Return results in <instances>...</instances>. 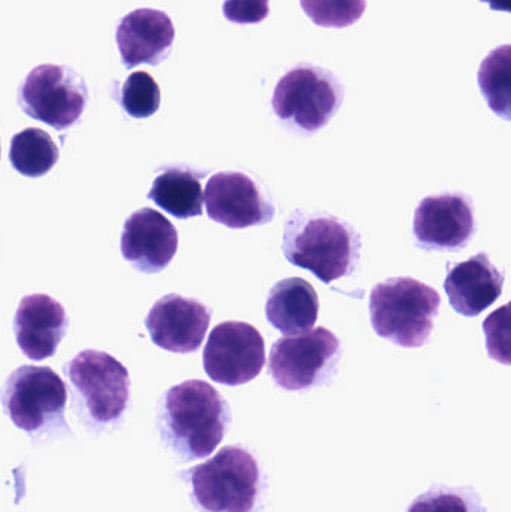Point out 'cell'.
<instances>
[{
    "label": "cell",
    "instance_id": "24",
    "mask_svg": "<svg viewBox=\"0 0 511 512\" xmlns=\"http://www.w3.org/2000/svg\"><path fill=\"white\" fill-rule=\"evenodd\" d=\"M407 512H486L471 489H432L420 495Z\"/></svg>",
    "mask_w": 511,
    "mask_h": 512
},
{
    "label": "cell",
    "instance_id": "26",
    "mask_svg": "<svg viewBox=\"0 0 511 512\" xmlns=\"http://www.w3.org/2000/svg\"><path fill=\"white\" fill-rule=\"evenodd\" d=\"M482 2L489 3L494 11L511 12V0H482Z\"/></svg>",
    "mask_w": 511,
    "mask_h": 512
},
{
    "label": "cell",
    "instance_id": "18",
    "mask_svg": "<svg viewBox=\"0 0 511 512\" xmlns=\"http://www.w3.org/2000/svg\"><path fill=\"white\" fill-rule=\"evenodd\" d=\"M320 300L311 283L300 277L281 280L270 289L267 321L285 336H297L314 327Z\"/></svg>",
    "mask_w": 511,
    "mask_h": 512
},
{
    "label": "cell",
    "instance_id": "17",
    "mask_svg": "<svg viewBox=\"0 0 511 512\" xmlns=\"http://www.w3.org/2000/svg\"><path fill=\"white\" fill-rule=\"evenodd\" d=\"M447 267L444 289L453 309L461 315H480L503 294L504 274L483 252L459 264L449 262Z\"/></svg>",
    "mask_w": 511,
    "mask_h": 512
},
{
    "label": "cell",
    "instance_id": "14",
    "mask_svg": "<svg viewBox=\"0 0 511 512\" xmlns=\"http://www.w3.org/2000/svg\"><path fill=\"white\" fill-rule=\"evenodd\" d=\"M179 248L176 227L158 210L144 209L132 213L123 225L120 251L123 258L144 274L165 270Z\"/></svg>",
    "mask_w": 511,
    "mask_h": 512
},
{
    "label": "cell",
    "instance_id": "3",
    "mask_svg": "<svg viewBox=\"0 0 511 512\" xmlns=\"http://www.w3.org/2000/svg\"><path fill=\"white\" fill-rule=\"evenodd\" d=\"M437 289L411 279L395 277L374 286L369 313L375 333L402 348L426 345L440 310Z\"/></svg>",
    "mask_w": 511,
    "mask_h": 512
},
{
    "label": "cell",
    "instance_id": "8",
    "mask_svg": "<svg viewBox=\"0 0 511 512\" xmlns=\"http://www.w3.org/2000/svg\"><path fill=\"white\" fill-rule=\"evenodd\" d=\"M339 357L338 337L320 327L297 336L281 337L270 351L269 373L284 390H309L332 376Z\"/></svg>",
    "mask_w": 511,
    "mask_h": 512
},
{
    "label": "cell",
    "instance_id": "25",
    "mask_svg": "<svg viewBox=\"0 0 511 512\" xmlns=\"http://www.w3.org/2000/svg\"><path fill=\"white\" fill-rule=\"evenodd\" d=\"M225 18L236 24H258L269 17V0H225Z\"/></svg>",
    "mask_w": 511,
    "mask_h": 512
},
{
    "label": "cell",
    "instance_id": "12",
    "mask_svg": "<svg viewBox=\"0 0 511 512\" xmlns=\"http://www.w3.org/2000/svg\"><path fill=\"white\" fill-rule=\"evenodd\" d=\"M204 203L212 221L233 230L266 225L275 216L273 204L243 173L215 174L207 183Z\"/></svg>",
    "mask_w": 511,
    "mask_h": 512
},
{
    "label": "cell",
    "instance_id": "19",
    "mask_svg": "<svg viewBox=\"0 0 511 512\" xmlns=\"http://www.w3.org/2000/svg\"><path fill=\"white\" fill-rule=\"evenodd\" d=\"M206 173L189 168L171 167L153 180L149 198L177 219H189L203 213L204 192L201 179Z\"/></svg>",
    "mask_w": 511,
    "mask_h": 512
},
{
    "label": "cell",
    "instance_id": "2",
    "mask_svg": "<svg viewBox=\"0 0 511 512\" xmlns=\"http://www.w3.org/2000/svg\"><path fill=\"white\" fill-rule=\"evenodd\" d=\"M360 248V236L350 225L324 213H293L282 237L288 261L312 271L327 285L354 273Z\"/></svg>",
    "mask_w": 511,
    "mask_h": 512
},
{
    "label": "cell",
    "instance_id": "23",
    "mask_svg": "<svg viewBox=\"0 0 511 512\" xmlns=\"http://www.w3.org/2000/svg\"><path fill=\"white\" fill-rule=\"evenodd\" d=\"M368 0H300L305 14L320 27L353 26L362 18Z\"/></svg>",
    "mask_w": 511,
    "mask_h": 512
},
{
    "label": "cell",
    "instance_id": "10",
    "mask_svg": "<svg viewBox=\"0 0 511 512\" xmlns=\"http://www.w3.org/2000/svg\"><path fill=\"white\" fill-rule=\"evenodd\" d=\"M204 370L219 384H248L266 364V345L254 325L228 321L216 325L203 354Z\"/></svg>",
    "mask_w": 511,
    "mask_h": 512
},
{
    "label": "cell",
    "instance_id": "7",
    "mask_svg": "<svg viewBox=\"0 0 511 512\" xmlns=\"http://www.w3.org/2000/svg\"><path fill=\"white\" fill-rule=\"evenodd\" d=\"M0 400L12 423L24 432L65 424L68 390L50 367H18L3 384Z\"/></svg>",
    "mask_w": 511,
    "mask_h": 512
},
{
    "label": "cell",
    "instance_id": "11",
    "mask_svg": "<svg viewBox=\"0 0 511 512\" xmlns=\"http://www.w3.org/2000/svg\"><path fill=\"white\" fill-rule=\"evenodd\" d=\"M414 239L425 251L456 252L476 233L473 204L467 195L426 197L414 213Z\"/></svg>",
    "mask_w": 511,
    "mask_h": 512
},
{
    "label": "cell",
    "instance_id": "15",
    "mask_svg": "<svg viewBox=\"0 0 511 512\" xmlns=\"http://www.w3.org/2000/svg\"><path fill=\"white\" fill-rule=\"evenodd\" d=\"M68 325V316L59 301L45 294L27 295L15 312V339L29 360L42 361L56 354Z\"/></svg>",
    "mask_w": 511,
    "mask_h": 512
},
{
    "label": "cell",
    "instance_id": "5",
    "mask_svg": "<svg viewBox=\"0 0 511 512\" xmlns=\"http://www.w3.org/2000/svg\"><path fill=\"white\" fill-rule=\"evenodd\" d=\"M192 495L204 512H252L258 498L260 469L251 453L225 447L192 469Z\"/></svg>",
    "mask_w": 511,
    "mask_h": 512
},
{
    "label": "cell",
    "instance_id": "4",
    "mask_svg": "<svg viewBox=\"0 0 511 512\" xmlns=\"http://www.w3.org/2000/svg\"><path fill=\"white\" fill-rule=\"evenodd\" d=\"M342 101L344 87L335 74L303 63L278 81L272 107L288 128L314 134L335 117Z\"/></svg>",
    "mask_w": 511,
    "mask_h": 512
},
{
    "label": "cell",
    "instance_id": "6",
    "mask_svg": "<svg viewBox=\"0 0 511 512\" xmlns=\"http://www.w3.org/2000/svg\"><path fill=\"white\" fill-rule=\"evenodd\" d=\"M75 402L96 424L119 420L129 402V372L107 352L86 349L65 366Z\"/></svg>",
    "mask_w": 511,
    "mask_h": 512
},
{
    "label": "cell",
    "instance_id": "9",
    "mask_svg": "<svg viewBox=\"0 0 511 512\" xmlns=\"http://www.w3.org/2000/svg\"><path fill=\"white\" fill-rule=\"evenodd\" d=\"M87 99L83 78L66 66H36L18 90L21 110L56 131H65L80 120Z\"/></svg>",
    "mask_w": 511,
    "mask_h": 512
},
{
    "label": "cell",
    "instance_id": "21",
    "mask_svg": "<svg viewBox=\"0 0 511 512\" xmlns=\"http://www.w3.org/2000/svg\"><path fill=\"white\" fill-rule=\"evenodd\" d=\"M511 48L503 45L492 51L479 71V84L489 107L506 120H510Z\"/></svg>",
    "mask_w": 511,
    "mask_h": 512
},
{
    "label": "cell",
    "instance_id": "16",
    "mask_svg": "<svg viewBox=\"0 0 511 512\" xmlns=\"http://www.w3.org/2000/svg\"><path fill=\"white\" fill-rule=\"evenodd\" d=\"M173 21L158 9L141 8L120 21L116 41L122 62L132 69L141 63L156 66L167 59L173 47Z\"/></svg>",
    "mask_w": 511,
    "mask_h": 512
},
{
    "label": "cell",
    "instance_id": "13",
    "mask_svg": "<svg viewBox=\"0 0 511 512\" xmlns=\"http://www.w3.org/2000/svg\"><path fill=\"white\" fill-rule=\"evenodd\" d=\"M209 324L210 310L203 303L177 294L165 295L156 301L146 318L152 342L174 354L197 351Z\"/></svg>",
    "mask_w": 511,
    "mask_h": 512
},
{
    "label": "cell",
    "instance_id": "1",
    "mask_svg": "<svg viewBox=\"0 0 511 512\" xmlns=\"http://www.w3.org/2000/svg\"><path fill=\"white\" fill-rule=\"evenodd\" d=\"M230 421V406L204 381H186L170 388L159 405L162 439L186 462L210 456L224 439Z\"/></svg>",
    "mask_w": 511,
    "mask_h": 512
},
{
    "label": "cell",
    "instance_id": "20",
    "mask_svg": "<svg viewBox=\"0 0 511 512\" xmlns=\"http://www.w3.org/2000/svg\"><path fill=\"white\" fill-rule=\"evenodd\" d=\"M59 156V147L42 129H24L12 137L9 162L21 176H45L59 162Z\"/></svg>",
    "mask_w": 511,
    "mask_h": 512
},
{
    "label": "cell",
    "instance_id": "22",
    "mask_svg": "<svg viewBox=\"0 0 511 512\" xmlns=\"http://www.w3.org/2000/svg\"><path fill=\"white\" fill-rule=\"evenodd\" d=\"M119 104L128 116L147 119L159 110L161 90L152 75L134 72L120 89Z\"/></svg>",
    "mask_w": 511,
    "mask_h": 512
}]
</instances>
